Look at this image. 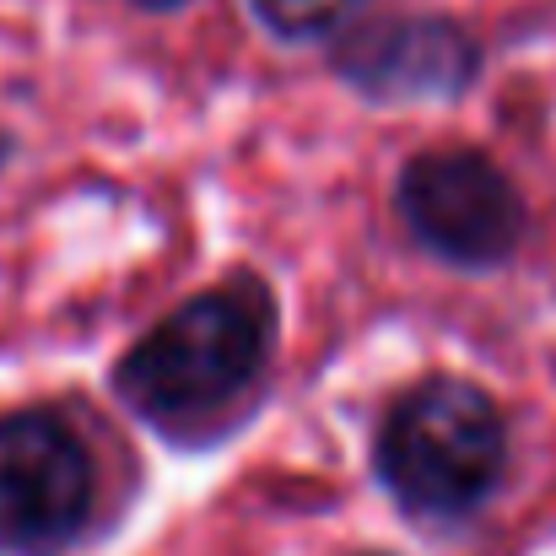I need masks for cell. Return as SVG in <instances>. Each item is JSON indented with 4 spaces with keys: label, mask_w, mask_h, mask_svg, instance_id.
<instances>
[{
    "label": "cell",
    "mask_w": 556,
    "mask_h": 556,
    "mask_svg": "<svg viewBox=\"0 0 556 556\" xmlns=\"http://www.w3.org/2000/svg\"><path fill=\"white\" fill-rule=\"evenodd\" d=\"M270 346L276 303L254 276H238L179 303L157 330H147L119 357L114 389L136 416L157 427H194L260 383Z\"/></svg>",
    "instance_id": "6da1fadb"
},
{
    "label": "cell",
    "mask_w": 556,
    "mask_h": 556,
    "mask_svg": "<svg viewBox=\"0 0 556 556\" xmlns=\"http://www.w3.org/2000/svg\"><path fill=\"white\" fill-rule=\"evenodd\" d=\"M508 465V432L486 389L465 378H421L405 389L372 443V470L383 492L416 519L476 514Z\"/></svg>",
    "instance_id": "7a4b0ae2"
},
{
    "label": "cell",
    "mask_w": 556,
    "mask_h": 556,
    "mask_svg": "<svg viewBox=\"0 0 556 556\" xmlns=\"http://www.w3.org/2000/svg\"><path fill=\"white\" fill-rule=\"evenodd\" d=\"M92 497V454L60 410L22 405L0 416V552H65L87 530Z\"/></svg>",
    "instance_id": "3957f363"
},
{
    "label": "cell",
    "mask_w": 556,
    "mask_h": 556,
    "mask_svg": "<svg viewBox=\"0 0 556 556\" xmlns=\"http://www.w3.org/2000/svg\"><path fill=\"white\" fill-rule=\"evenodd\" d=\"M400 216L410 238L459 265V270H492L514 260L525 238V200L514 179L481 157V152H421L400 174Z\"/></svg>",
    "instance_id": "277c9868"
},
{
    "label": "cell",
    "mask_w": 556,
    "mask_h": 556,
    "mask_svg": "<svg viewBox=\"0 0 556 556\" xmlns=\"http://www.w3.org/2000/svg\"><path fill=\"white\" fill-rule=\"evenodd\" d=\"M336 71L378 103L459 98L481 71V49L448 16H372L336 43Z\"/></svg>",
    "instance_id": "5b68a950"
},
{
    "label": "cell",
    "mask_w": 556,
    "mask_h": 556,
    "mask_svg": "<svg viewBox=\"0 0 556 556\" xmlns=\"http://www.w3.org/2000/svg\"><path fill=\"white\" fill-rule=\"evenodd\" d=\"M249 5L276 38H325L341 22H352L363 0H249Z\"/></svg>",
    "instance_id": "8992f818"
},
{
    "label": "cell",
    "mask_w": 556,
    "mask_h": 556,
    "mask_svg": "<svg viewBox=\"0 0 556 556\" xmlns=\"http://www.w3.org/2000/svg\"><path fill=\"white\" fill-rule=\"evenodd\" d=\"M136 5H152V11H179V5H189V0H136Z\"/></svg>",
    "instance_id": "52a82bcc"
}]
</instances>
